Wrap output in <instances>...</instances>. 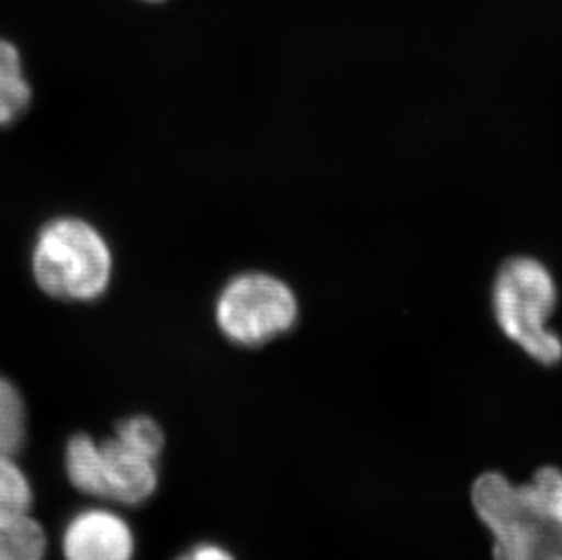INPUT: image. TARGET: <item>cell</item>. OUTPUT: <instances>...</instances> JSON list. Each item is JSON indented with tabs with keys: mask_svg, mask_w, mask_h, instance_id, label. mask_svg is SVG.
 I'll return each instance as SVG.
<instances>
[{
	"mask_svg": "<svg viewBox=\"0 0 562 560\" xmlns=\"http://www.w3.org/2000/svg\"><path fill=\"white\" fill-rule=\"evenodd\" d=\"M101 451L104 499L137 506L154 495L157 490V460L133 451L117 437L104 440Z\"/></svg>",
	"mask_w": 562,
	"mask_h": 560,
	"instance_id": "obj_6",
	"label": "cell"
},
{
	"mask_svg": "<svg viewBox=\"0 0 562 560\" xmlns=\"http://www.w3.org/2000/svg\"><path fill=\"white\" fill-rule=\"evenodd\" d=\"M138 2H146V4H162L166 0H138Z\"/></svg>",
	"mask_w": 562,
	"mask_h": 560,
	"instance_id": "obj_14",
	"label": "cell"
},
{
	"mask_svg": "<svg viewBox=\"0 0 562 560\" xmlns=\"http://www.w3.org/2000/svg\"><path fill=\"white\" fill-rule=\"evenodd\" d=\"M26 434V407L21 393L0 377V453L19 451Z\"/></svg>",
	"mask_w": 562,
	"mask_h": 560,
	"instance_id": "obj_11",
	"label": "cell"
},
{
	"mask_svg": "<svg viewBox=\"0 0 562 560\" xmlns=\"http://www.w3.org/2000/svg\"><path fill=\"white\" fill-rule=\"evenodd\" d=\"M32 96L21 49L10 38L0 37V127L19 121L32 104Z\"/></svg>",
	"mask_w": 562,
	"mask_h": 560,
	"instance_id": "obj_7",
	"label": "cell"
},
{
	"mask_svg": "<svg viewBox=\"0 0 562 560\" xmlns=\"http://www.w3.org/2000/svg\"><path fill=\"white\" fill-rule=\"evenodd\" d=\"M66 471L69 482L80 493L90 497L104 499L102 484V451L101 445L88 435H75L66 448Z\"/></svg>",
	"mask_w": 562,
	"mask_h": 560,
	"instance_id": "obj_8",
	"label": "cell"
},
{
	"mask_svg": "<svg viewBox=\"0 0 562 560\" xmlns=\"http://www.w3.org/2000/svg\"><path fill=\"white\" fill-rule=\"evenodd\" d=\"M472 506L494 537V560H562V470L544 466L526 484L486 471L472 484Z\"/></svg>",
	"mask_w": 562,
	"mask_h": 560,
	"instance_id": "obj_1",
	"label": "cell"
},
{
	"mask_svg": "<svg viewBox=\"0 0 562 560\" xmlns=\"http://www.w3.org/2000/svg\"><path fill=\"white\" fill-rule=\"evenodd\" d=\"M117 439L137 453L146 455L151 460L159 459L165 448V434L154 418L137 415L130 417L117 426Z\"/></svg>",
	"mask_w": 562,
	"mask_h": 560,
	"instance_id": "obj_12",
	"label": "cell"
},
{
	"mask_svg": "<svg viewBox=\"0 0 562 560\" xmlns=\"http://www.w3.org/2000/svg\"><path fill=\"white\" fill-rule=\"evenodd\" d=\"M48 539L30 515L0 524V560H44Z\"/></svg>",
	"mask_w": 562,
	"mask_h": 560,
	"instance_id": "obj_9",
	"label": "cell"
},
{
	"mask_svg": "<svg viewBox=\"0 0 562 560\" xmlns=\"http://www.w3.org/2000/svg\"><path fill=\"white\" fill-rule=\"evenodd\" d=\"M179 560H235V557L228 550H224L223 546L206 542V545L195 546Z\"/></svg>",
	"mask_w": 562,
	"mask_h": 560,
	"instance_id": "obj_13",
	"label": "cell"
},
{
	"mask_svg": "<svg viewBox=\"0 0 562 560\" xmlns=\"http://www.w3.org/2000/svg\"><path fill=\"white\" fill-rule=\"evenodd\" d=\"M32 271L46 295L68 302L97 301L112 282V249L102 233L82 219H54L38 232Z\"/></svg>",
	"mask_w": 562,
	"mask_h": 560,
	"instance_id": "obj_2",
	"label": "cell"
},
{
	"mask_svg": "<svg viewBox=\"0 0 562 560\" xmlns=\"http://www.w3.org/2000/svg\"><path fill=\"white\" fill-rule=\"evenodd\" d=\"M558 296L552 271L530 257L509 259L495 277L492 302L501 332L542 366L562 360L561 335L550 328Z\"/></svg>",
	"mask_w": 562,
	"mask_h": 560,
	"instance_id": "obj_3",
	"label": "cell"
},
{
	"mask_svg": "<svg viewBox=\"0 0 562 560\" xmlns=\"http://www.w3.org/2000/svg\"><path fill=\"white\" fill-rule=\"evenodd\" d=\"M215 321L229 343L259 348L297 324V295L279 277L248 271L234 277L218 293Z\"/></svg>",
	"mask_w": 562,
	"mask_h": 560,
	"instance_id": "obj_4",
	"label": "cell"
},
{
	"mask_svg": "<svg viewBox=\"0 0 562 560\" xmlns=\"http://www.w3.org/2000/svg\"><path fill=\"white\" fill-rule=\"evenodd\" d=\"M33 492L26 475L11 455L0 453V524L27 515Z\"/></svg>",
	"mask_w": 562,
	"mask_h": 560,
	"instance_id": "obj_10",
	"label": "cell"
},
{
	"mask_svg": "<svg viewBox=\"0 0 562 560\" xmlns=\"http://www.w3.org/2000/svg\"><path fill=\"white\" fill-rule=\"evenodd\" d=\"M135 539L132 528L117 513L85 509L77 513L63 535L66 560H132Z\"/></svg>",
	"mask_w": 562,
	"mask_h": 560,
	"instance_id": "obj_5",
	"label": "cell"
}]
</instances>
